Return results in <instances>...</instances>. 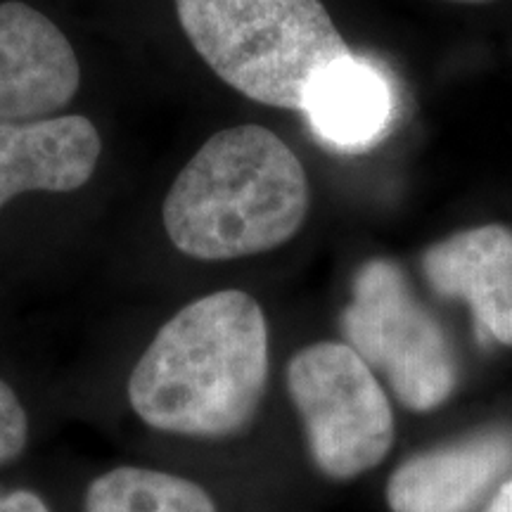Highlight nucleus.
<instances>
[{"label":"nucleus","mask_w":512,"mask_h":512,"mask_svg":"<svg viewBox=\"0 0 512 512\" xmlns=\"http://www.w3.org/2000/svg\"><path fill=\"white\" fill-rule=\"evenodd\" d=\"M268 377V325L254 297L221 290L162 325L128 377V401L150 427L230 437L259 411Z\"/></svg>","instance_id":"nucleus-1"},{"label":"nucleus","mask_w":512,"mask_h":512,"mask_svg":"<svg viewBox=\"0 0 512 512\" xmlns=\"http://www.w3.org/2000/svg\"><path fill=\"white\" fill-rule=\"evenodd\" d=\"M309 214L299 157L264 126L223 128L183 166L164 200L178 252L200 261L242 259L285 245Z\"/></svg>","instance_id":"nucleus-2"},{"label":"nucleus","mask_w":512,"mask_h":512,"mask_svg":"<svg viewBox=\"0 0 512 512\" xmlns=\"http://www.w3.org/2000/svg\"><path fill=\"white\" fill-rule=\"evenodd\" d=\"M211 72L261 105L302 112L318 72L351 50L320 0H176Z\"/></svg>","instance_id":"nucleus-3"},{"label":"nucleus","mask_w":512,"mask_h":512,"mask_svg":"<svg viewBox=\"0 0 512 512\" xmlns=\"http://www.w3.org/2000/svg\"><path fill=\"white\" fill-rule=\"evenodd\" d=\"M342 328L349 347L387 375L403 406L432 411L456 389L458 366L446 332L392 261L358 268Z\"/></svg>","instance_id":"nucleus-4"},{"label":"nucleus","mask_w":512,"mask_h":512,"mask_svg":"<svg viewBox=\"0 0 512 512\" xmlns=\"http://www.w3.org/2000/svg\"><path fill=\"white\" fill-rule=\"evenodd\" d=\"M287 389L302 415L311 456L328 477L363 475L392 448V406L349 344L318 342L294 354Z\"/></svg>","instance_id":"nucleus-5"},{"label":"nucleus","mask_w":512,"mask_h":512,"mask_svg":"<svg viewBox=\"0 0 512 512\" xmlns=\"http://www.w3.org/2000/svg\"><path fill=\"white\" fill-rule=\"evenodd\" d=\"M79 83L81 67L67 36L27 3H0V124L57 117Z\"/></svg>","instance_id":"nucleus-6"},{"label":"nucleus","mask_w":512,"mask_h":512,"mask_svg":"<svg viewBox=\"0 0 512 512\" xmlns=\"http://www.w3.org/2000/svg\"><path fill=\"white\" fill-rule=\"evenodd\" d=\"M437 294L470 306L482 339L512 347V230L498 223L467 228L422 254Z\"/></svg>","instance_id":"nucleus-7"},{"label":"nucleus","mask_w":512,"mask_h":512,"mask_svg":"<svg viewBox=\"0 0 512 512\" xmlns=\"http://www.w3.org/2000/svg\"><path fill=\"white\" fill-rule=\"evenodd\" d=\"M102 152L81 114L0 124V209L24 192H72L91 181Z\"/></svg>","instance_id":"nucleus-8"},{"label":"nucleus","mask_w":512,"mask_h":512,"mask_svg":"<svg viewBox=\"0 0 512 512\" xmlns=\"http://www.w3.org/2000/svg\"><path fill=\"white\" fill-rule=\"evenodd\" d=\"M302 114L325 145L366 152L387 136L396 119L394 81L382 64L349 53L313 76Z\"/></svg>","instance_id":"nucleus-9"},{"label":"nucleus","mask_w":512,"mask_h":512,"mask_svg":"<svg viewBox=\"0 0 512 512\" xmlns=\"http://www.w3.org/2000/svg\"><path fill=\"white\" fill-rule=\"evenodd\" d=\"M512 465V434L484 432L406 460L387 484L394 512H467Z\"/></svg>","instance_id":"nucleus-10"},{"label":"nucleus","mask_w":512,"mask_h":512,"mask_svg":"<svg viewBox=\"0 0 512 512\" xmlns=\"http://www.w3.org/2000/svg\"><path fill=\"white\" fill-rule=\"evenodd\" d=\"M86 512H216L200 484L145 467H117L88 486Z\"/></svg>","instance_id":"nucleus-11"},{"label":"nucleus","mask_w":512,"mask_h":512,"mask_svg":"<svg viewBox=\"0 0 512 512\" xmlns=\"http://www.w3.org/2000/svg\"><path fill=\"white\" fill-rule=\"evenodd\" d=\"M29 439V418L17 394L0 380V465L15 460Z\"/></svg>","instance_id":"nucleus-12"},{"label":"nucleus","mask_w":512,"mask_h":512,"mask_svg":"<svg viewBox=\"0 0 512 512\" xmlns=\"http://www.w3.org/2000/svg\"><path fill=\"white\" fill-rule=\"evenodd\" d=\"M0 512H50L48 505L31 491H10L0 494Z\"/></svg>","instance_id":"nucleus-13"},{"label":"nucleus","mask_w":512,"mask_h":512,"mask_svg":"<svg viewBox=\"0 0 512 512\" xmlns=\"http://www.w3.org/2000/svg\"><path fill=\"white\" fill-rule=\"evenodd\" d=\"M486 512H512V479L501 486Z\"/></svg>","instance_id":"nucleus-14"},{"label":"nucleus","mask_w":512,"mask_h":512,"mask_svg":"<svg viewBox=\"0 0 512 512\" xmlns=\"http://www.w3.org/2000/svg\"><path fill=\"white\" fill-rule=\"evenodd\" d=\"M453 3H489V0H453Z\"/></svg>","instance_id":"nucleus-15"}]
</instances>
